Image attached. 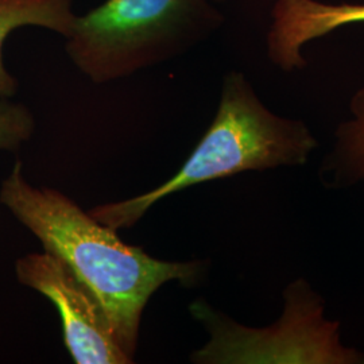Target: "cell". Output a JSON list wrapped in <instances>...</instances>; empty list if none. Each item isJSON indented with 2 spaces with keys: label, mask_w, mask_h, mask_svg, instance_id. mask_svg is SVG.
Returning a JSON list of instances; mask_svg holds the SVG:
<instances>
[{
  "label": "cell",
  "mask_w": 364,
  "mask_h": 364,
  "mask_svg": "<svg viewBox=\"0 0 364 364\" xmlns=\"http://www.w3.org/2000/svg\"><path fill=\"white\" fill-rule=\"evenodd\" d=\"M18 281L50 299L63 323L64 343L77 364H127L100 299L64 260L48 251L15 262Z\"/></svg>",
  "instance_id": "5b68a950"
},
{
  "label": "cell",
  "mask_w": 364,
  "mask_h": 364,
  "mask_svg": "<svg viewBox=\"0 0 364 364\" xmlns=\"http://www.w3.org/2000/svg\"><path fill=\"white\" fill-rule=\"evenodd\" d=\"M34 117L25 105L0 99V151H16L34 132Z\"/></svg>",
  "instance_id": "9c48e42d"
},
{
  "label": "cell",
  "mask_w": 364,
  "mask_h": 364,
  "mask_svg": "<svg viewBox=\"0 0 364 364\" xmlns=\"http://www.w3.org/2000/svg\"><path fill=\"white\" fill-rule=\"evenodd\" d=\"M267 36L269 57L284 70L305 66L301 50L338 27L364 23V4H326L317 0H278Z\"/></svg>",
  "instance_id": "8992f818"
},
{
  "label": "cell",
  "mask_w": 364,
  "mask_h": 364,
  "mask_svg": "<svg viewBox=\"0 0 364 364\" xmlns=\"http://www.w3.org/2000/svg\"><path fill=\"white\" fill-rule=\"evenodd\" d=\"M350 112L351 117L338 126L333 150L320 171L331 186L364 181V87L352 96Z\"/></svg>",
  "instance_id": "ba28073f"
},
{
  "label": "cell",
  "mask_w": 364,
  "mask_h": 364,
  "mask_svg": "<svg viewBox=\"0 0 364 364\" xmlns=\"http://www.w3.org/2000/svg\"><path fill=\"white\" fill-rule=\"evenodd\" d=\"M75 0H0V99L18 92V81L6 69L3 45L15 28L38 26L68 37L73 28Z\"/></svg>",
  "instance_id": "52a82bcc"
},
{
  "label": "cell",
  "mask_w": 364,
  "mask_h": 364,
  "mask_svg": "<svg viewBox=\"0 0 364 364\" xmlns=\"http://www.w3.org/2000/svg\"><path fill=\"white\" fill-rule=\"evenodd\" d=\"M219 23L207 0H105L76 16L65 49L85 76L103 84L181 54Z\"/></svg>",
  "instance_id": "3957f363"
},
{
  "label": "cell",
  "mask_w": 364,
  "mask_h": 364,
  "mask_svg": "<svg viewBox=\"0 0 364 364\" xmlns=\"http://www.w3.org/2000/svg\"><path fill=\"white\" fill-rule=\"evenodd\" d=\"M281 318L266 328L242 326L196 301L191 312L209 333L192 353L198 364H364V353L341 343L338 323L324 317V299L297 279L284 293Z\"/></svg>",
  "instance_id": "277c9868"
},
{
  "label": "cell",
  "mask_w": 364,
  "mask_h": 364,
  "mask_svg": "<svg viewBox=\"0 0 364 364\" xmlns=\"http://www.w3.org/2000/svg\"><path fill=\"white\" fill-rule=\"evenodd\" d=\"M0 203L42 243L64 260L100 299L122 350L134 360L144 308L170 281L193 287L205 263L169 262L150 257L144 248L124 243L117 231L96 220L64 193L37 188L14 165L0 188Z\"/></svg>",
  "instance_id": "6da1fadb"
},
{
  "label": "cell",
  "mask_w": 364,
  "mask_h": 364,
  "mask_svg": "<svg viewBox=\"0 0 364 364\" xmlns=\"http://www.w3.org/2000/svg\"><path fill=\"white\" fill-rule=\"evenodd\" d=\"M317 144L301 120L273 114L247 78L232 72L224 78L216 117L181 169L144 195L88 212L115 231L129 230L154 204L173 193L250 170L305 165Z\"/></svg>",
  "instance_id": "7a4b0ae2"
}]
</instances>
